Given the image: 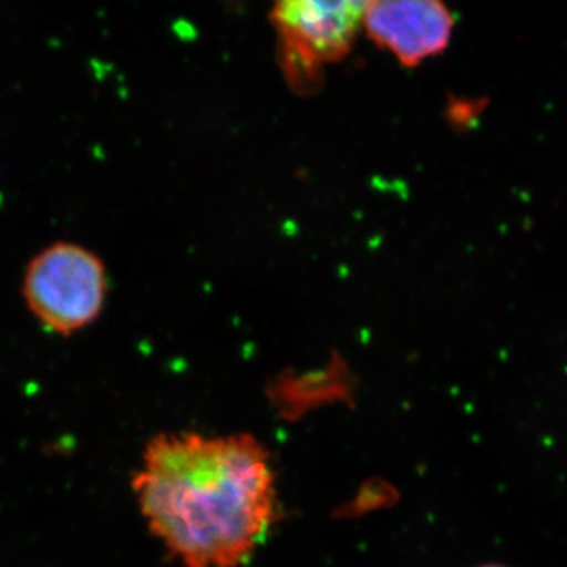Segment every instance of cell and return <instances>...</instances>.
Instances as JSON below:
<instances>
[{
	"label": "cell",
	"instance_id": "obj_4",
	"mask_svg": "<svg viewBox=\"0 0 567 567\" xmlns=\"http://www.w3.org/2000/svg\"><path fill=\"white\" fill-rule=\"evenodd\" d=\"M363 29L377 47L413 66L446 50L453 13L435 0L365 2Z\"/></svg>",
	"mask_w": 567,
	"mask_h": 567
},
{
	"label": "cell",
	"instance_id": "obj_2",
	"mask_svg": "<svg viewBox=\"0 0 567 567\" xmlns=\"http://www.w3.org/2000/svg\"><path fill=\"white\" fill-rule=\"evenodd\" d=\"M365 2L289 0L276 3L270 22L278 39V61L292 91L306 95L322 82L328 65L352 51L363 29Z\"/></svg>",
	"mask_w": 567,
	"mask_h": 567
},
{
	"label": "cell",
	"instance_id": "obj_3",
	"mask_svg": "<svg viewBox=\"0 0 567 567\" xmlns=\"http://www.w3.org/2000/svg\"><path fill=\"white\" fill-rule=\"evenodd\" d=\"M21 290L29 311L43 327L73 334L102 315L106 267L91 249L73 241H55L29 262Z\"/></svg>",
	"mask_w": 567,
	"mask_h": 567
},
{
	"label": "cell",
	"instance_id": "obj_5",
	"mask_svg": "<svg viewBox=\"0 0 567 567\" xmlns=\"http://www.w3.org/2000/svg\"><path fill=\"white\" fill-rule=\"evenodd\" d=\"M480 567H505V566L488 565V566H480Z\"/></svg>",
	"mask_w": 567,
	"mask_h": 567
},
{
	"label": "cell",
	"instance_id": "obj_1",
	"mask_svg": "<svg viewBox=\"0 0 567 567\" xmlns=\"http://www.w3.org/2000/svg\"><path fill=\"white\" fill-rule=\"evenodd\" d=\"M152 535L185 567H240L278 518L271 456L251 434L167 432L133 477Z\"/></svg>",
	"mask_w": 567,
	"mask_h": 567
}]
</instances>
